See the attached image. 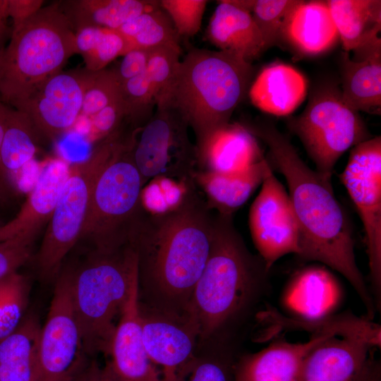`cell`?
I'll return each mask as SVG.
<instances>
[{
    "instance_id": "obj_21",
    "label": "cell",
    "mask_w": 381,
    "mask_h": 381,
    "mask_svg": "<svg viewBox=\"0 0 381 381\" xmlns=\"http://www.w3.org/2000/svg\"><path fill=\"white\" fill-rule=\"evenodd\" d=\"M344 52L361 61L381 54V1L327 0Z\"/></svg>"
},
{
    "instance_id": "obj_9",
    "label": "cell",
    "mask_w": 381,
    "mask_h": 381,
    "mask_svg": "<svg viewBox=\"0 0 381 381\" xmlns=\"http://www.w3.org/2000/svg\"><path fill=\"white\" fill-rule=\"evenodd\" d=\"M302 142L316 171L332 178L337 160L349 149L371 138L358 112L344 103L332 81L315 87L304 111L288 121Z\"/></svg>"
},
{
    "instance_id": "obj_17",
    "label": "cell",
    "mask_w": 381,
    "mask_h": 381,
    "mask_svg": "<svg viewBox=\"0 0 381 381\" xmlns=\"http://www.w3.org/2000/svg\"><path fill=\"white\" fill-rule=\"evenodd\" d=\"M343 298L341 286L325 267L309 265L297 271L285 286L282 304L291 319L315 322L334 315Z\"/></svg>"
},
{
    "instance_id": "obj_2",
    "label": "cell",
    "mask_w": 381,
    "mask_h": 381,
    "mask_svg": "<svg viewBox=\"0 0 381 381\" xmlns=\"http://www.w3.org/2000/svg\"><path fill=\"white\" fill-rule=\"evenodd\" d=\"M268 146L288 184L289 197L298 229V255L339 272L363 303L368 318L375 313L373 298L360 272L349 219L327 177L310 169L288 138L270 122L245 124Z\"/></svg>"
},
{
    "instance_id": "obj_6",
    "label": "cell",
    "mask_w": 381,
    "mask_h": 381,
    "mask_svg": "<svg viewBox=\"0 0 381 381\" xmlns=\"http://www.w3.org/2000/svg\"><path fill=\"white\" fill-rule=\"evenodd\" d=\"M75 54V30L59 2L42 7L0 52V99L11 107Z\"/></svg>"
},
{
    "instance_id": "obj_31",
    "label": "cell",
    "mask_w": 381,
    "mask_h": 381,
    "mask_svg": "<svg viewBox=\"0 0 381 381\" xmlns=\"http://www.w3.org/2000/svg\"><path fill=\"white\" fill-rule=\"evenodd\" d=\"M124 38L128 52L135 49H152L167 44H179L170 18L159 6L144 12L116 30Z\"/></svg>"
},
{
    "instance_id": "obj_37",
    "label": "cell",
    "mask_w": 381,
    "mask_h": 381,
    "mask_svg": "<svg viewBox=\"0 0 381 381\" xmlns=\"http://www.w3.org/2000/svg\"><path fill=\"white\" fill-rule=\"evenodd\" d=\"M208 1L161 0L160 7L170 18L179 37H190L200 30Z\"/></svg>"
},
{
    "instance_id": "obj_24",
    "label": "cell",
    "mask_w": 381,
    "mask_h": 381,
    "mask_svg": "<svg viewBox=\"0 0 381 381\" xmlns=\"http://www.w3.org/2000/svg\"><path fill=\"white\" fill-rule=\"evenodd\" d=\"M306 92L303 74L290 65L275 62L260 71L248 94L253 104L262 111L287 116L303 102Z\"/></svg>"
},
{
    "instance_id": "obj_47",
    "label": "cell",
    "mask_w": 381,
    "mask_h": 381,
    "mask_svg": "<svg viewBox=\"0 0 381 381\" xmlns=\"http://www.w3.org/2000/svg\"><path fill=\"white\" fill-rule=\"evenodd\" d=\"M380 365L377 361L371 359L365 372L359 381H380Z\"/></svg>"
},
{
    "instance_id": "obj_36",
    "label": "cell",
    "mask_w": 381,
    "mask_h": 381,
    "mask_svg": "<svg viewBox=\"0 0 381 381\" xmlns=\"http://www.w3.org/2000/svg\"><path fill=\"white\" fill-rule=\"evenodd\" d=\"M121 84L111 69L92 72L85 87L81 116L89 119L121 97Z\"/></svg>"
},
{
    "instance_id": "obj_7",
    "label": "cell",
    "mask_w": 381,
    "mask_h": 381,
    "mask_svg": "<svg viewBox=\"0 0 381 381\" xmlns=\"http://www.w3.org/2000/svg\"><path fill=\"white\" fill-rule=\"evenodd\" d=\"M129 139L125 132L119 131L100 141L86 159L69 167L35 258L42 279L56 280L59 276L64 258L80 241L97 178Z\"/></svg>"
},
{
    "instance_id": "obj_22",
    "label": "cell",
    "mask_w": 381,
    "mask_h": 381,
    "mask_svg": "<svg viewBox=\"0 0 381 381\" xmlns=\"http://www.w3.org/2000/svg\"><path fill=\"white\" fill-rule=\"evenodd\" d=\"M264 159L256 136L244 124L229 122L215 131L198 151L197 169L234 174Z\"/></svg>"
},
{
    "instance_id": "obj_39",
    "label": "cell",
    "mask_w": 381,
    "mask_h": 381,
    "mask_svg": "<svg viewBox=\"0 0 381 381\" xmlns=\"http://www.w3.org/2000/svg\"><path fill=\"white\" fill-rule=\"evenodd\" d=\"M37 233V231H22L0 241V280L14 274L30 259Z\"/></svg>"
},
{
    "instance_id": "obj_33",
    "label": "cell",
    "mask_w": 381,
    "mask_h": 381,
    "mask_svg": "<svg viewBox=\"0 0 381 381\" xmlns=\"http://www.w3.org/2000/svg\"><path fill=\"white\" fill-rule=\"evenodd\" d=\"M193 184V181H180L164 176L155 177L142 188V207L150 214H162L174 210L183 203Z\"/></svg>"
},
{
    "instance_id": "obj_8",
    "label": "cell",
    "mask_w": 381,
    "mask_h": 381,
    "mask_svg": "<svg viewBox=\"0 0 381 381\" xmlns=\"http://www.w3.org/2000/svg\"><path fill=\"white\" fill-rule=\"evenodd\" d=\"M134 137L116 152L97 178L80 238L95 249H113L129 242L144 210V183L132 155Z\"/></svg>"
},
{
    "instance_id": "obj_28",
    "label": "cell",
    "mask_w": 381,
    "mask_h": 381,
    "mask_svg": "<svg viewBox=\"0 0 381 381\" xmlns=\"http://www.w3.org/2000/svg\"><path fill=\"white\" fill-rule=\"evenodd\" d=\"M40 329L30 315L0 339V381H34Z\"/></svg>"
},
{
    "instance_id": "obj_48",
    "label": "cell",
    "mask_w": 381,
    "mask_h": 381,
    "mask_svg": "<svg viewBox=\"0 0 381 381\" xmlns=\"http://www.w3.org/2000/svg\"><path fill=\"white\" fill-rule=\"evenodd\" d=\"M17 234L18 231L11 220L6 224L0 225V241L9 238Z\"/></svg>"
},
{
    "instance_id": "obj_23",
    "label": "cell",
    "mask_w": 381,
    "mask_h": 381,
    "mask_svg": "<svg viewBox=\"0 0 381 381\" xmlns=\"http://www.w3.org/2000/svg\"><path fill=\"white\" fill-rule=\"evenodd\" d=\"M206 37L219 50L231 53L251 64L266 50L250 13L230 0L217 1Z\"/></svg>"
},
{
    "instance_id": "obj_40",
    "label": "cell",
    "mask_w": 381,
    "mask_h": 381,
    "mask_svg": "<svg viewBox=\"0 0 381 381\" xmlns=\"http://www.w3.org/2000/svg\"><path fill=\"white\" fill-rule=\"evenodd\" d=\"M91 120L92 131L97 138L104 140L123 130L124 123L131 126L128 121L126 109L121 97L94 115Z\"/></svg>"
},
{
    "instance_id": "obj_38",
    "label": "cell",
    "mask_w": 381,
    "mask_h": 381,
    "mask_svg": "<svg viewBox=\"0 0 381 381\" xmlns=\"http://www.w3.org/2000/svg\"><path fill=\"white\" fill-rule=\"evenodd\" d=\"M180 45L167 44L152 49L146 74L152 85L155 99L170 83L181 61Z\"/></svg>"
},
{
    "instance_id": "obj_20",
    "label": "cell",
    "mask_w": 381,
    "mask_h": 381,
    "mask_svg": "<svg viewBox=\"0 0 381 381\" xmlns=\"http://www.w3.org/2000/svg\"><path fill=\"white\" fill-rule=\"evenodd\" d=\"M332 334L313 335L304 343L282 339L240 358L233 368V381H298L308 354Z\"/></svg>"
},
{
    "instance_id": "obj_3",
    "label": "cell",
    "mask_w": 381,
    "mask_h": 381,
    "mask_svg": "<svg viewBox=\"0 0 381 381\" xmlns=\"http://www.w3.org/2000/svg\"><path fill=\"white\" fill-rule=\"evenodd\" d=\"M231 218L214 214L208 258L186 312L200 341L244 310L262 287L268 272L262 259L247 250Z\"/></svg>"
},
{
    "instance_id": "obj_13",
    "label": "cell",
    "mask_w": 381,
    "mask_h": 381,
    "mask_svg": "<svg viewBox=\"0 0 381 381\" xmlns=\"http://www.w3.org/2000/svg\"><path fill=\"white\" fill-rule=\"evenodd\" d=\"M92 71H61L33 87L11 107L23 113L40 138L54 140L81 116L83 95Z\"/></svg>"
},
{
    "instance_id": "obj_34",
    "label": "cell",
    "mask_w": 381,
    "mask_h": 381,
    "mask_svg": "<svg viewBox=\"0 0 381 381\" xmlns=\"http://www.w3.org/2000/svg\"><path fill=\"white\" fill-rule=\"evenodd\" d=\"M121 97L128 121L135 128H141L151 118L156 105L152 85L145 72L121 85Z\"/></svg>"
},
{
    "instance_id": "obj_12",
    "label": "cell",
    "mask_w": 381,
    "mask_h": 381,
    "mask_svg": "<svg viewBox=\"0 0 381 381\" xmlns=\"http://www.w3.org/2000/svg\"><path fill=\"white\" fill-rule=\"evenodd\" d=\"M340 179L363 224L371 282L378 302L381 289V138L351 148Z\"/></svg>"
},
{
    "instance_id": "obj_44",
    "label": "cell",
    "mask_w": 381,
    "mask_h": 381,
    "mask_svg": "<svg viewBox=\"0 0 381 381\" xmlns=\"http://www.w3.org/2000/svg\"><path fill=\"white\" fill-rule=\"evenodd\" d=\"M71 381H119L107 364L101 368L97 363H87Z\"/></svg>"
},
{
    "instance_id": "obj_42",
    "label": "cell",
    "mask_w": 381,
    "mask_h": 381,
    "mask_svg": "<svg viewBox=\"0 0 381 381\" xmlns=\"http://www.w3.org/2000/svg\"><path fill=\"white\" fill-rule=\"evenodd\" d=\"M151 51L152 49H135L122 56L119 64L111 68L121 85L146 71Z\"/></svg>"
},
{
    "instance_id": "obj_30",
    "label": "cell",
    "mask_w": 381,
    "mask_h": 381,
    "mask_svg": "<svg viewBox=\"0 0 381 381\" xmlns=\"http://www.w3.org/2000/svg\"><path fill=\"white\" fill-rule=\"evenodd\" d=\"M40 138L29 119L9 106L1 161L13 191L18 188L21 173L37 153Z\"/></svg>"
},
{
    "instance_id": "obj_16",
    "label": "cell",
    "mask_w": 381,
    "mask_h": 381,
    "mask_svg": "<svg viewBox=\"0 0 381 381\" xmlns=\"http://www.w3.org/2000/svg\"><path fill=\"white\" fill-rule=\"evenodd\" d=\"M109 355L107 364L119 381H163L143 341L138 280L120 314Z\"/></svg>"
},
{
    "instance_id": "obj_49",
    "label": "cell",
    "mask_w": 381,
    "mask_h": 381,
    "mask_svg": "<svg viewBox=\"0 0 381 381\" xmlns=\"http://www.w3.org/2000/svg\"><path fill=\"white\" fill-rule=\"evenodd\" d=\"M2 201H4V200L2 199V198L0 195V203L2 202Z\"/></svg>"
},
{
    "instance_id": "obj_19",
    "label": "cell",
    "mask_w": 381,
    "mask_h": 381,
    "mask_svg": "<svg viewBox=\"0 0 381 381\" xmlns=\"http://www.w3.org/2000/svg\"><path fill=\"white\" fill-rule=\"evenodd\" d=\"M339 40L327 1L297 0L284 16L280 42L297 55H321L332 49Z\"/></svg>"
},
{
    "instance_id": "obj_18",
    "label": "cell",
    "mask_w": 381,
    "mask_h": 381,
    "mask_svg": "<svg viewBox=\"0 0 381 381\" xmlns=\"http://www.w3.org/2000/svg\"><path fill=\"white\" fill-rule=\"evenodd\" d=\"M375 347L357 338L331 337L308 354L298 381H359Z\"/></svg>"
},
{
    "instance_id": "obj_29",
    "label": "cell",
    "mask_w": 381,
    "mask_h": 381,
    "mask_svg": "<svg viewBox=\"0 0 381 381\" xmlns=\"http://www.w3.org/2000/svg\"><path fill=\"white\" fill-rule=\"evenodd\" d=\"M69 167L66 161L57 159L44 167L19 212L13 219L20 231H39L42 225L49 219Z\"/></svg>"
},
{
    "instance_id": "obj_45",
    "label": "cell",
    "mask_w": 381,
    "mask_h": 381,
    "mask_svg": "<svg viewBox=\"0 0 381 381\" xmlns=\"http://www.w3.org/2000/svg\"><path fill=\"white\" fill-rule=\"evenodd\" d=\"M8 108L9 106L0 99V195L4 200L14 192L4 170L1 161V149L6 128Z\"/></svg>"
},
{
    "instance_id": "obj_15",
    "label": "cell",
    "mask_w": 381,
    "mask_h": 381,
    "mask_svg": "<svg viewBox=\"0 0 381 381\" xmlns=\"http://www.w3.org/2000/svg\"><path fill=\"white\" fill-rule=\"evenodd\" d=\"M142 337L163 381H176L194 360L197 334L185 318L140 304Z\"/></svg>"
},
{
    "instance_id": "obj_11",
    "label": "cell",
    "mask_w": 381,
    "mask_h": 381,
    "mask_svg": "<svg viewBox=\"0 0 381 381\" xmlns=\"http://www.w3.org/2000/svg\"><path fill=\"white\" fill-rule=\"evenodd\" d=\"M55 281L40 329L34 381H71L87 363L72 306L68 269L61 271Z\"/></svg>"
},
{
    "instance_id": "obj_32",
    "label": "cell",
    "mask_w": 381,
    "mask_h": 381,
    "mask_svg": "<svg viewBox=\"0 0 381 381\" xmlns=\"http://www.w3.org/2000/svg\"><path fill=\"white\" fill-rule=\"evenodd\" d=\"M76 53L82 56L85 68L96 72L128 52L124 38L118 30L99 27H85L75 32Z\"/></svg>"
},
{
    "instance_id": "obj_1",
    "label": "cell",
    "mask_w": 381,
    "mask_h": 381,
    "mask_svg": "<svg viewBox=\"0 0 381 381\" xmlns=\"http://www.w3.org/2000/svg\"><path fill=\"white\" fill-rule=\"evenodd\" d=\"M214 216L195 183L178 208L162 214L144 210L129 242L145 307L185 318L208 258Z\"/></svg>"
},
{
    "instance_id": "obj_41",
    "label": "cell",
    "mask_w": 381,
    "mask_h": 381,
    "mask_svg": "<svg viewBox=\"0 0 381 381\" xmlns=\"http://www.w3.org/2000/svg\"><path fill=\"white\" fill-rule=\"evenodd\" d=\"M176 381H233V374L224 362L195 359Z\"/></svg>"
},
{
    "instance_id": "obj_43",
    "label": "cell",
    "mask_w": 381,
    "mask_h": 381,
    "mask_svg": "<svg viewBox=\"0 0 381 381\" xmlns=\"http://www.w3.org/2000/svg\"><path fill=\"white\" fill-rule=\"evenodd\" d=\"M42 0H7V13L12 20L11 32L18 30L42 8Z\"/></svg>"
},
{
    "instance_id": "obj_5",
    "label": "cell",
    "mask_w": 381,
    "mask_h": 381,
    "mask_svg": "<svg viewBox=\"0 0 381 381\" xmlns=\"http://www.w3.org/2000/svg\"><path fill=\"white\" fill-rule=\"evenodd\" d=\"M68 272L83 353L109 355L117 317L138 280L136 251L130 242L113 249L93 248Z\"/></svg>"
},
{
    "instance_id": "obj_27",
    "label": "cell",
    "mask_w": 381,
    "mask_h": 381,
    "mask_svg": "<svg viewBox=\"0 0 381 381\" xmlns=\"http://www.w3.org/2000/svg\"><path fill=\"white\" fill-rule=\"evenodd\" d=\"M341 96L355 111L380 115L381 111V54L361 61L343 52L340 58Z\"/></svg>"
},
{
    "instance_id": "obj_46",
    "label": "cell",
    "mask_w": 381,
    "mask_h": 381,
    "mask_svg": "<svg viewBox=\"0 0 381 381\" xmlns=\"http://www.w3.org/2000/svg\"><path fill=\"white\" fill-rule=\"evenodd\" d=\"M7 0H0V52L4 48V44L8 35H11V29L8 27L7 20Z\"/></svg>"
},
{
    "instance_id": "obj_10",
    "label": "cell",
    "mask_w": 381,
    "mask_h": 381,
    "mask_svg": "<svg viewBox=\"0 0 381 381\" xmlns=\"http://www.w3.org/2000/svg\"><path fill=\"white\" fill-rule=\"evenodd\" d=\"M188 128L187 119L170 98L159 96L152 116L137 131L132 147L144 185L158 176L193 180L198 152Z\"/></svg>"
},
{
    "instance_id": "obj_4",
    "label": "cell",
    "mask_w": 381,
    "mask_h": 381,
    "mask_svg": "<svg viewBox=\"0 0 381 381\" xmlns=\"http://www.w3.org/2000/svg\"><path fill=\"white\" fill-rule=\"evenodd\" d=\"M254 73L251 63L220 50L192 48L181 59L159 96L167 95L183 113L194 133L197 152L230 122L248 93Z\"/></svg>"
},
{
    "instance_id": "obj_26",
    "label": "cell",
    "mask_w": 381,
    "mask_h": 381,
    "mask_svg": "<svg viewBox=\"0 0 381 381\" xmlns=\"http://www.w3.org/2000/svg\"><path fill=\"white\" fill-rule=\"evenodd\" d=\"M75 32L85 27L118 30L141 13L160 6L156 0H67L59 1Z\"/></svg>"
},
{
    "instance_id": "obj_14",
    "label": "cell",
    "mask_w": 381,
    "mask_h": 381,
    "mask_svg": "<svg viewBox=\"0 0 381 381\" xmlns=\"http://www.w3.org/2000/svg\"><path fill=\"white\" fill-rule=\"evenodd\" d=\"M249 212L253 243L267 271L282 257L298 254V229L291 203L272 168Z\"/></svg>"
},
{
    "instance_id": "obj_35",
    "label": "cell",
    "mask_w": 381,
    "mask_h": 381,
    "mask_svg": "<svg viewBox=\"0 0 381 381\" xmlns=\"http://www.w3.org/2000/svg\"><path fill=\"white\" fill-rule=\"evenodd\" d=\"M297 0H251L250 12L266 49L280 42L282 22Z\"/></svg>"
},
{
    "instance_id": "obj_25",
    "label": "cell",
    "mask_w": 381,
    "mask_h": 381,
    "mask_svg": "<svg viewBox=\"0 0 381 381\" xmlns=\"http://www.w3.org/2000/svg\"><path fill=\"white\" fill-rule=\"evenodd\" d=\"M265 158L248 169L234 174H224L197 169L193 181L205 195L211 210L224 215H231L262 184L269 169Z\"/></svg>"
}]
</instances>
